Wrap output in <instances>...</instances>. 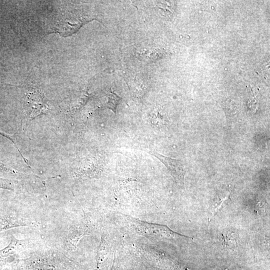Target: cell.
<instances>
[{"label":"cell","mask_w":270,"mask_h":270,"mask_svg":"<svg viewBox=\"0 0 270 270\" xmlns=\"http://www.w3.org/2000/svg\"><path fill=\"white\" fill-rule=\"evenodd\" d=\"M24 263L31 270H66L62 262L53 254L45 253L34 254L26 260Z\"/></svg>","instance_id":"1"},{"label":"cell","mask_w":270,"mask_h":270,"mask_svg":"<svg viewBox=\"0 0 270 270\" xmlns=\"http://www.w3.org/2000/svg\"><path fill=\"white\" fill-rule=\"evenodd\" d=\"M132 220L134 223H135L136 226L139 232L152 237L159 238L176 237L192 238V237L182 235L176 232L170 230L168 226L164 225L146 223L136 220Z\"/></svg>","instance_id":"2"},{"label":"cell","mask_w":270,"mask_h":270,"mask_svg":"<svg viewBox=\"0 0 270 270\" xmlns=\"http://www.w3.org/2000/svg\"><path fill=\"white\" fill-rule=\"evenodd\" d=\"M147 152L159 160L166 166L176 182L180 187H184L186 171L180 160L166 156L153 150Z\"/></svg>","instance_id":"3"},{"label":"cell","mask_w":270,"mask_h":270,"mask_svg":"<svg viewBox=\"0 0 270 270\" xmlns=\"http://www.w3.org/2000/svg\"><path fill=\"white\" fill-rule=\"evenodd\" d=\"M28 244L26 240H18L12 236L9 244L0 250V268L16 260L18 251Z\"/></svg>","instance_id":"4"},{"label":"cell","mask_w":270,"mask_h":270,"mask_svg":"<svg viewBox=\"0 0 270 270\" xmlns=\"http://www.w3.org/2000/svg\"><path fill=\"white\" fill-rule=\"evenodd\" d=\"M28 98V104L29 106L28 114L29 118H34L46 110V104L44 98L38 92L34 94L30 93Z\"/></svg>","instance_id":"5"},{"label":"cell","mask_w":270,"mask_h":270,"mask_svg":"<svg viewBox=\"0 0 270 270\" xmlns=\"http://www.w3.org/2000/svg\"><path fill=\"white\" fill-rule=\"evenodd\" d=\"M87 221H84L81 224L70 232L67 237V242L72 246H75L78 240L84 236L88 234L91 228Z\"/></svg>","instance_id":"6"},{"label":"cell","mask_w":270,"mask_h":270,"mask_svg":"<svg viewBox=\"0 0 270 270\" xmlns=\"http://www.w3.org/2000/svg\"><path fill=\"white\" fill-rule=\"evenodd\" d=\"M121 98L116 93L110 90L106 94V102L104 106L112 110L116 116V108Z\"/></svg>","instance_id":"7"},{"label":"cell","mask_w":270,"mask_h":270,"mask_svg":"<svg viewBox=\"0 0 270 270\" xmlns=\"http://www.w3.org/2000/svg\"><path fill=\"white\" fill-rule=\"evenodd\" d=\"M230 192L228 190L226 192H220L216 198V200L213 205L214 208L212 210L211 219L217 214V212L222 208L224 202L228 200Z\"/></svg>","instance_id":"8"},{"label":"cell","mask_w":270,"mask_h":270,"mask_svg":"<svg viewBox=\"0 0 270 270\" xmlns=\"http://www.w3.org/2000/svg\"><path fill=\"white\" fill-rule=\"evenodd\" d=\"M12 222L8 216H0V232H3L11 228Z\"/></svg>","instance_id":"9"},{"label":"cell","mask_w":270,"mask_h":270,"mask_svg":"<svg viewBox=\"0 0 270 270\" xmlns=\"http://www.w3.org/2000/svg\"><path fill=\"white\" fill-rule=\"evenodd\" d=\"M15 184L14 181L0 178V188L14 190Z\"/></svg>","instance_id":"10"},{"label":"cell","mask_w":270,"mask_h":270,"mask_svg":"<svg viewBox=\"0 0 270 270\" xmlns=\"http://www.w3.org/2000/svg\"><path fill=\"white\" fill-rule=\"evenodd\" d=\"M0 170L4 171L10 173L14 174V170L8 167L4 164L0 162Z\"/></svg>","instance_id":"11"},{"label":"cell","mask_w":270,"mask_h":270,"mask_svg":"<svg viewBox=\"0 0 270 270\" xmlns=\"http://www.w3.org/2000/svg\"><path fill=\"white\" fill-rule=\"evenodd\" d=\"M112 270H116L115 269V268H113Z\"/></svg>","instance_id":"12"}]
</instances>
